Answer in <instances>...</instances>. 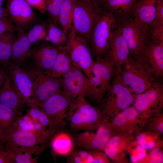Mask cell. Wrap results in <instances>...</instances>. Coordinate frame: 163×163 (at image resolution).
Returning <instances> with one entry per match:
<instances>
[{
    "instance_id": "obj_1",
    "label": "cell",
    "mask_w": 163,
    "mask_h": 163,
    "mask_svg": "<svg viewBox=\"0 0 163 163\" xmlns=\"http://www.w3.org/2000/svg\"><path fill=\"white\" fill-rule=\"evenodd\" d=\"M121 79L133 94L142 93L152 87L157 80L139 55L130 56L118 68Z\"/></svg>"
},
{
    "instance_id": "obj_2",
    "label": "cell",
    "mask_w": 163,
    "mask_h": 163,
    "mask_svg": "<svg viewBox=\"0 0 163 163\" xmlns=\"http://www.w3.org/2000/svg\"><path fill=\"white\" fill-rule=\"evenodd\" d=\"M67 117L70 128L76 132L96 130L107 119L99 107L92 105L82 96L72 102L69 108Z\"/></svg>"
},
{
    "instance_id": "obj_3",
    "label": "cell",
    "mask_w": 163,
    "mask_h": 163,
    "mask_svg": "<svg viewBox=\"0 0 163 163\" xmlns=\"http://www.w3.org/2000/svg\"><path fill=\"white\" fill-rule=\"evenodd\" d=\"M96 15L91 35L90 44L92 56L96 60L103 58L108 48L113 32L117 27L115 17L102 6L95 7Z\"/></svg>"
},
{
    "instance_id": "obj_4",
    "label": "cell",
    "mask_w": 163,
    "mask_h": 163,
    "mask_svg": "<svg viewBox=\"0 0 163 163\" xmlns=\"http://www.w3.org/2000/svg\"><path fill=\"white\" fill-rule=\"evenodd\" d=\"M133 100V94L123 84L115 69L110 87L99 108L110 121L118 113L132 106Z\"/></svg>"
},
{
    "instance_id": "obj_5",
    "label": "cell",
    "mask_w": 163,
    "mask_h": 163,
    "mask_svg": "<svg viewBox=\"0 0 163 163\" xmlns=\"http://www.w3.org/2000/svg\"><path fill=\"white\" fill-rule=\"evenodd\" d=\"M32 83L35 100L37 105L62 90V80L53 77L37 68L28 59L21 66Z\"/></svg>"
},
{
    "instance_id": "obj_6",
    "label": "cell",
    "mask_w": 163,
    "mask_h": 163,
    "mask_svg": "<svg viewBox=\"0 0 163 163\" xmlns=\"http://www.w3.org/2000/svg\"><path fill=\"white\" fill-rule=\"evenodd\" d=\"M63 93L73 101L79 96L89 97L97 103V94L91 82L82 70L73 64L70 70L61 78Z\"/></svg>"
},
{
    "instance_id": "obj_7",
    "label": "cell",
    "mask_w": 163,
    "mask_h": 163,
    "mask_svg": "<svg viewBox=\"0 0 163 163\" xmlns=\"http://www.w3.org/2000/svg\"><path fill=\"white\" fill-rule=\"evenodd\" d=\"M132 106L145 120L158 115L163 108V85L161 81L156 82L144 92L133 94Z\"/></svg>"
},
{
    "instance_id": "obj_8",
    "label": "cell",
    "mask_w": 163,
    "mask_h": 163,
    "mask_svg": "<svg viewBox=\"0 0 163 163\" xmlns=\"http://www.w3.org/2000/svg\"><path fill=\"white\" fill-rule=\"evenodd\" d=\"M88 45L86 40L76 34L72 28L68 34L67 41L64 46L70 56L72 64L79 67L91 81L94 61Z\"/></svg>"
},
{
    "instance_id": "obj_9",
    "label": "cell",
    "mask_w": 163,
    "mask_h": 163,
    "mask_svg": "<svg viewBox=\"0 0 163 163\" xmlns=\"http://www.w3.org/2000/svg\"><path fill=\"white\" fill-rule=\"evenodd\" d=\"M131 56L139 55L147 43L151 35L149 27L141 24L133 18L128 17L118 22Z\"/></svg>"
},
{
    "instance_id": "obj_10",
    "label": "cell",
    "mask_w": 163,
    "mask_h": 163,
    "mask_svg": "<svg viewBox=\"0 0 163 163\" xmlns=\"http://www.w3.org/2000/svg\"><path fill=\"white\" fill-rule=\"evenodd\" d=\"M96 13L95 7L90 0H75L72 28L88 44H90Z\"/></svg>"
},
{
    "instance_id": "obj_11",
    "label": "cell",
    "mask_w": 163,
    "mask_h": 163,
    "mask_svg": "<svg viewBox=\"0 0 163 163\" xmlns=\"http://www.w3.org/2000/svg\"><path fill=\"white\" fill-rule=\"evenodd\" d=\"M96 131L76 133L74 137L75 145L91 152L103 151L113 133L110 121L106 119Z\"/></svg>"
},
{
    "instance_id": "obj_12",
    "label": "cell",
    "mask_w": 163,
    "mask_h": 163,
    "mask_svg": "<svg viewBox=\"0 0 163 163\" xmlns=\"http://www.w3.org/2000/svg\"><path fill=\"white\" fill-rule=\"evenodd\" d=\"M73 101L62 92V90L53 94L37 107L52 120L58 131L63 130L66 126L65 120L68 115L69 108Z\"/></svg>"
},
{
    "instance_id": "obj_13",
    "label": "cell",
    "mask_w": 163,
    "mask_h": 163,
    "mask_svg": "<svg viewBox=\"0 0 163 163\" xmlns=\"http://www.w3.org/2000/svg\"><path fill=\"white\" fill-rule=\"evenodd\" d=\"M92 71L93 77L90 82L96 91L97 103L99 105L110 87L115 69L105 56L94 61Z\"/></svg>"
},
{
    "instance_id": "obj_14",
    "label": "cell",
    "mask_w": 163,
    "mask_h": 163,
    "mask_svg": "<svg viewBox=\"0 0 163 163\" xmlns=\"http://www.w3.org/2000/svg\"><path fill=\"white\" fill-rule=\"evenodd\" d=\"M57 131L42 135L11 127L4 133L2 144L5 148L25 146L34 147L51 141Z\"/></svg>"
},
{
    "instance_id": "obj_15",
    "label": "cell",
    "mask_w": 163,
    "mask_h": 163,
    "mask_svg": "<svg viewBox=\"0 0 163 163\" xmlns=\"http://www.w3.org/2000/svg\"><path fill=\"white\" fill-rule=\"evenodd\" d=\"M135 108L131 106L121 111L110 120L114 133L136 137L145 122Z\"/></svg>"
},
{
    "instance_id": "obj_16",
    "label": "cell",
    "mask_w": 163,
    "mask_h": 163,
    "mask_svg": "<svg viewBox=\"0 0 163 163\" xmlns=\"http://www.w3.org/2000/svg\"><path fill=\"white\" fill-rule=\"evenodd\" d=\"M5 69L11 76L14 87L24 103L30 108L37 107L32 83L26 72L11 60Z\"/></svg>"
},
{
    "instance_id": "obj_17",
    "label": "cell",
    "mask_w": 163,
    "mask_h": 163,
    "mask_svg": "<svg viewBox=\"0 0 163 163\" xmlns=\"http://www.w3.org/2000/svg\"><path fill=\"white\" fill-rule=\"evenodd\" d=\"M9 18L18 29L24 30L37 22L33 8L25 0H6Z\"/></svg>"
},
{
    "instance_id": "obj_18",
    "label": "cell",
    "mask_w": 163,
    "mask_h": 163,
    "mask_svg": "<svg viewBox=\"0 0 163 163\" xmlns=\"http://www.w3.org/2000/svg\"><path fill=\"white\" fill-rule=\"evenodd\" d=\"M139 55L155 78L161 81L163 78V42L151 35Z\"/></svg>"
},
{
    "instance_id": "obj_19",
    "label": "cell",
    "mask_w": 163,
    "mask_h": 163,
    "mask_svg": "<svg viewBox=\"0 0 163 163\" xmlns=\"http://www.w3.org/2000/svg\"><path fill=\"white\" fill-rule=\"evenodd\" d=\"M31 48L29 59L37 69L48 74L58 53V46L47 42L37 43Z\"/></svg>"
},
{
    "instance_id": "obj_20",
    "label": "cell",
    "mask_w": 163,
    "mask_h": 163,
    "mask_svg": "<svg viewBox=\"0 0 163 163\" xmlns=\"http://www.w3.org/2000/svg\"><path fill=\"white\" fill-rule=\"evenodd\" d=\"M136 136L114 133L103 151L112 162L128 163L127 152L131 141Z\"/></svg>"
},
{
    "instance_id": "obj_21",
    "label": "cell",
    "mask_w": 163,
    "mask_h": 163,
    "mask_svg": "<svg viewBox=\"0 0 163 163\" xmlns=\"http://www.w3.org/2000/svg\"><path fill=\"white\" fill-rule=\"evenodd\" d=\"M130 56L124 39L117 27L110 36L108 48L105 56L117 69L124 63Z\"/></svg>"
},
{
    "instance_id": "obj_22",
    "label": "cell",
    "mask_w": 163,
    "mask_h": 163,
    "mask_svg": "<svg viewBox=\"0 0 163 163\" xmlns=\"http://www.w3.org/2000/svg\"><path fill=\"white\" fill-rule=\"evenodd\" d=\"M7 73L6 78L0 89V104L22 113L26 104L18 94L11 77Z\"/></svg>"
},
{
    "instance_id": "obj_23",
    "label": "cell",
    "mask_w": 163,
    "mask_h": 163,
    "mask_svg": "<svg viewBox=\"0 0 163 163\" xmlns=\"http://www.w3.org/2000/svg\"><path fill=\"white\" fill-rule=\"evenodd\" d=\"M156 0H138L132 11L134 19L150 29L154 22Z\"/></svg>"
},
{
    "instance_id": "obj_24",
    "label": "cell",
    "mask_w": 163,
    "mask_h": 163,
    "mask_svg": "<svg viewBox=\"0 0 163 163\" xmlns=\"http://www.w3.org/2000/svg\"><path fill=\"white\" fill-rule=\"evenodd\" d=\"M18 35L13 43L10 60L15 64L21 66L29 59L31 47L25 30H17Z\"/></svg>"
},
{
    "instance_id": "obj_25",
    "label": "cell",
    "mask_w": 163,
    "mask_h": 163,
    "mask_svg": "<svg viewBox=\"0 0 163 163\" xmlns=\"http://www.w3.org/2000/svg\"><path fill=\"white\" fill-rule=\"evenodd\" d=\"M46 147L44 144L34 147L18 146L6 148L10 153L14 163H35Z\"/></svg>"
},
{
    "instance_id": "obj_26",
    "label": "cell",
    "mask_w": 163,
    "mask_h": 163,
    "mask_svg": "<svg viewBox=\"0 0 163 163\" xmlns=\"http://www.w3.org/2000/svg\"><path fill=\"white\" fill-rule=\"evenodd\" d=\"M138 0H104L101 6L111 13L118 22L132 16L134 7Z\"/></svg>"
},
{
    "instance_id": "obj_27",
    "label": "cell",
    "mask_w": 163,
    "mask_h": 163,
    "mask_svg": "<svg viewBox=\"0 0 163 163\" xmlns=\"http://www.w3.org/2000/svg\"><path fill=\"white\" fill-rule=\"evenodd\" d=\"M58 46L56 59L51 70L47 74L53 78H61L70 70L73 64L70 56L64 46Z\"/></svg>"
},
{
    "instance_id": "obj_28",
    "label": "cell",
    "mask_w": 163,
    "mask_h": 163,
    "mask_svg": "<svg viewBox=\"0 0 163 163\" xmlns=\"http://www.w3.org/2000/svg\"><path fill=\"white\" fill-rule=\"evenodd\" d=\"M62 130L57 132L51 139L53 149L56 154L68 155L74 149V138Z\"/></svg>"
},
{
    "instance_id": "obj_29",
    "label": "cell",
    "mask_w": 163,
    "mask_h": 163,
    "mask_svg": "<svg viewBox=\"0 0 163 163\" xmlns=\"http://www.w3.org/2000/svg\"><path fill=\"white\" fill-rule=\"evenodd\" d=\"M75 0H64L58 18V24L68 34L72 29Z\"/></svg>"
},
{
    "instance_id": "obj_30",
    "label": "cell",
    "mask_w": 163,
    "mask_h": 163,
    "mask_svg": "<svg viewBox=\"0 0 163 163\" xmlns=\"http://www.w3.org/2000/svg\"><path fill=\"white\" fill-rule=\"evenodd\" d=\"M16 36L13 31L0 34V62L5 68L10 60L12 44Z\"/></svg>"
},
{
    "instance_id": "obj_31",
    "label": "cell",
    "mask_w": 163,
    "mask_h": 163,
    "mask_svg": "<svg viewBox=\"0 0 163 163\" xmlns=\"http://www.w3.org/2000/svg\"><path fill=\"white\" fill-rule=\"evenodd\" d=\"M68 40V34L58 25L50 19L47 27V34L45 41L55 46H63Z\"/></svg>"
},
{
    "instance_id": "obj_32",
    "label": "cell",
    "mask_w": 163,
    "mask_h": 163,
    "mask_svg": "<svg viewBox=\"0 0 163 163\" xmlns=\"http://www.w3.org/2000/svg\"><path fill=\"white\" fill-rule=\"evenodd\" d=\"M161 137L151 131L141 130L135 139L139 145L146 149L150 150L156 147H163V140Z\"/></svg>"
},
{
    "instance_id": "obj_33",
    "label": "cell",
    "mask_w": 163,
    "mask_h": 163,
    "mask_svg": "<svg viewBox=\"0 0 163 163\" xmlns=\"http://www.w3.org/2000/svg\"><path fill=\"white\" fill-rule=\"evenodd\" d=\"M22 114L0 104V127L4 133L12 127L17 117Z\"/></svg>"
},
{
    "instance_id": "obj_34",
    "label": "cell",
    "mask_w": 163,
    "mask_h": 163,
    "mask_svg": "<svg viewBox=\"0 0 163 163\" xmlns=\"http://www.w3.org/2000/svg\"><path fill=\"white\" fill-rule=\"evenodd\" d=\"M26 34L27 39L32 46L45 40L47 34V25L45 22L35 24Z\"/></svg>"
},
{
    "instance_id": "obj_35",
    "label": "cell",
    "mask_w": 163,
    "mask_h": 163,
    "mask_svg": "<svg viewBox=\"0 0 163 163\" xmlns=\"http://www.w3.org/2000/svg\"><path fill=\"white\" fill-rule=\"evenodd\" d=\"M27 113L34 121L38 122L44 127L56 129L52 120L37 107L30 108L29 109L27 110Z\"/></svg>"
},
{
    "instance_id": "obj_36",
    "label": "cell",
    "mask_w": 163,
    "mask_h": 163,
    "mask_svg": "<svg viewBox=\"0 0 163 163\" xmlns=\"http://www.w3.org/2000/svg\"><path fill=\"white\" fill-rule=\"evenodd\" d=\"M67 156L69 163H93V161L91 152L80 148L73 149Z\"/></svg>"
},
{
    "instance_id": "obj_37",
    "label": "cell",
    "mask_w": 163,
    "mask_h": 163,
    "mask_svg": "<svg viewBox=\"0 0 163 163\" xmlns=\"http://www.w3.org/2000/svg\"><path fill=\"white\" fill-rule=\"evenodd\" d=\"M141 130L151 131L161 136L163 133V111L158 115L146 120Z\"/></svg>"
},
{
    "instance_id": "obj_38",
    "label": "cell",
    "mask_w": 163,
    "mask_h": 163,
    "mask_svg": "<svg viewBox=\"0 0 163 163\" xmlns=\"http://www.w3.org/2000/svg\"><path fill=\"white\" fill-rule=\"evenodd\" d=\"M135 139L131 142L128 149L127 154L129 156L131 163H138L145 157L147 153L146 149L139 145Z\"/></svg>"
},
{
    "instance_id": "obj_39",
    "label": "cell",
    "mask_w": 163,
    "mask_h": 163,
    "mask_svg": "<svg viewBox=\"0 0 163 163\" xmlns=\"http://www.w3.org/2000/svg\"><path fill=\"white\" fill-rule=\"evenodd\" d=\"M64 0H45L46 11L50 20L58 24V18L60 8Z\"/></svg>"
},
{
    "instance_id": "obj_40",
    "label": "cell",
    "mask_w": 163,
    "mask_h": 163,
    "mask_svg": "<svg viewBox=\"0 0 163 163\" xmlns=\"http://www.w3.org/2000/svg\"><path fill=\"white\" fill-rule=\"evenodd\" d=\"M34 121L33 119L26 113L17 117L11 127L23 130L34 132Z\"/></svg>"
},
{
    "instance_id": "obj_41",
    "label": "cell",
    "mask_w": 163,
    "mask_h": 163,
    "mask_svg": "<svg viewBox=\"0 0 163 163\" xmlns=\"http://www.w3.org/2000/svg\"><path fill=\"white\" fill-rule=\"evenodd\" d=\"M163 147H156L149 150L143 158L138 163H162L163 162Z\"/></svg>"
},
{
    "instance_id": "obj_42",
    "label": "cell",
    "mask_w": 163,
    "mask_h": 163,
    "mask_svg": "<svg viewBox=\"0 0 163 163\" xmlns=\"http://www.w3.org/2000/svg\"><path fill=\"white\" fill-rule=\"evenodd\" d=\"M17 31V28L9 17L0 19V34Z\"/></svg>"
},
{
    "instance_id": "obj_43",
    "label": "cell",
    "mask_w": 163,
    "mask_h": 163,
    "mask_svg": "<svg viewBox=\"0 0 163 163\" xmlns=\"http://www.w3.org/2000/svg\"><path fill=\"white\" fill-rule=\"evenodd\" d=\"M161 24H163V0H157L155 19L153 26Z\"/></svg>"
},
{
    "instance_id": "obj_44",
    "label": "cell",
    "mask_w": 163,
    "mask_h": 163,
    "mask_svg": "<svg viewBox=\"0 0 163 163\" xmlns=\"http://www.w3.org/2000/svg\"><path fill=\"white\" fill-rule=\"evenodd\" d=\"M150 33L153 38L163 42V24L153 25L150 29Z\"/></svg>"
},
{
    "instance_id": "obj_45",
    "label": "cell",
    "mask_w": 163,
    "mask_h": 163,
    "mask_svg": "<svg viewBox=\"0 0 163 163\" xmlns=\"http://www.w3.org/2000/svg\"><path fill=\"white\" fill-rule=\"evenodd\" d=\"M93 156V163H108V158L103 151L91 152Z\"/></svg>"
},
{
    "instance_id": "obj_46",
    "label": "cell",
    "mask_w": 163,
    "mask_h": 163,
    "mask_svg": "<svg viewBox=\"0 0 163 163\" xmlns=\"http://www.w3.org/2000/svg\"><path fill=\"white\" fill-rule=\"evenodd\" d=\"M31 7L43 14L45 13V0H25Z\"/></svg>"
},
{
    "instance_id": "obj_47",
    "label": "cell",
    "mask_w": 163,
    "mask_h": 163,
    "mask_svg": "<svg viewBox=\"0 0 163 163\" xmlns=\"http://www.w3.org/2000/svg\"><path fill=\"white\" fill-rule=\"evenodd\" d=\"M11 156L2 144L0 145V163H13Z\"/></svg>"
},
{
    "instance_id": "obj_48",
    "label": "cell",
    "mask_w": 163,
    "mask_h": 163,
    "mask_svg": "<svg viewBox=\"0 0 163 163\" xmlns=\"http://www.w3.org/2000/svg\"><path fill=\"white\" fill-rule=\"evenodd\" d=\"M7 74V71L5 68H0V89L6 78Z\"/></svg>"
},
{
    "instance_id": "obj_49",
    "label": "cell",
    "mask_w": 163,
    "mask_h": 163,
    "mask_svg": "<svg viewBox=\"0 0 163 163\" xmlns=\"http://www.w3.org/2000/svg\"><path fill=\"white\" fill-rule=\"evenodd\" d=\"M9 17L6 8H4L0 6V19Z\"/></svg>"
},
{
    "instance_id": "obj_50",
    "label": "cell",
    "mask_w": 163,
    "mask_h": 163,
    "mask_svg": "<svg viewBox=\"0 0 163 163\" xmlns=\"http://www.w3.org/2000/svg\"><path fill=\"white\" fill-rule=\"evenodd\" d=\"M104 0H90L95 7L101 6Z\"/></svg>"
},
{
    "instance_id": "obj_51",
    "label": "cell",
    "mask_w": 163,
    "mask_h": 163,
    "mask_svg": "<svg viewBox=\"0 0 163 163\" xmlns=\"http://www.w3.org/2000/svg\"><path fill=\"white\" fill-rule=\"evenodd\" d=\"M4 132L0 127V145L2 144V139Z\"/></svg>"
},
{
    "instance_id": "obj_52",
    "label": "cell",
    "mask_w": 163,
    "mask_h": 163,
    "mask_svg": "<svg viewBox=\"0 0 163 163\" xmlns=\"http://www.w3.org/2000/svg\"><path fill=\"white\" fill-rule=\"evenodd\" d=\"M5 1L6 0H0V6H2L3 4Z\"/></svg>"
},
{
    "instance_id": "obj_53",
    "label": "cell",
    "mask_w": 163,
    "mask_h": 163,
    "mask_svg": "<svg viewBox=\"0 0 163 163\" xmlns=\"http://www.w3.org/2000/svg\"><path fill=\"white\" fill-rule=\"evenodd\" d=\"M3 68V67H2V66H0V68Z\"/></svg>"
},
{
    "instance_id": "obj_54",
    "label": "cell",
    "mask_w": 163,
    "mask_h": 163,
    "mask_svg": "<svg viewBox=\"0 0 163 163\" xmlns=\"http://www.w3.org/2000/svg\"><path fill=\"white\" fill-rule=\"evenodd\" d=\"M0 66H2V67H3L2 66V65H1V63H0Z\"/></svg>"
}]
</instances>
